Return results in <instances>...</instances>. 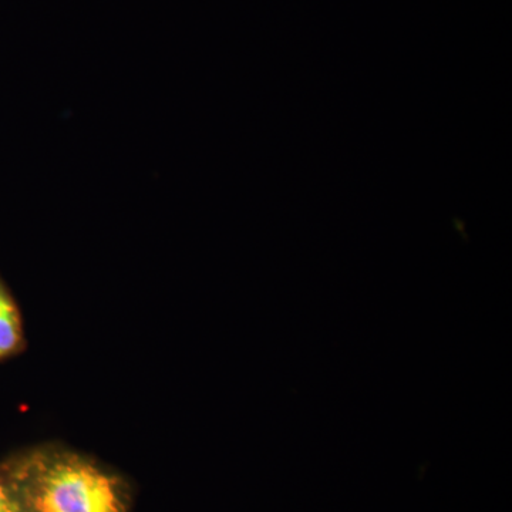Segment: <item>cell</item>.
I'll list each match as a JSON object with an SVG mask.
<instances>
[{"label":"cell","mask_w":512,"mask_h":512,"mask_svg":"<svg viewBox=\"0 0 512 512\" xmlns=\"http://www.w3.org/2000/svg\"><path fill=\"white\" fill-rule=\"evenodd\" d=\"M22 342V325L16 303L0 281V359L12 355Z\"/></svg>","instance_id":"cell-2"},{"label":"cell","mask_w":512,"mask_h":512,"mask_svg":"<svg viewBox=\"0 0 512 512\" xmlns=\"http://www.w3.org/2000/svg\"><path fill=\"white\" fill-rule=\"evenodd\" d=\"M25 512H127L119 481L77 456L10 463Z\"/></svg>","instance_id":"cell-1"},{"label":"cell","mask_w":512,"mask_h":512,"mask_svg":"<svg viewBox=\"0 0 512 512\" xmlns=\"http://www.w3.org/2000/svg\"><path fill=\"white\" fill-rule=\"evenodd\" d=\"M0 512H25L9 464L0 466Z\"/></svg>","instance_id":"cell-3"}]
</instances>
